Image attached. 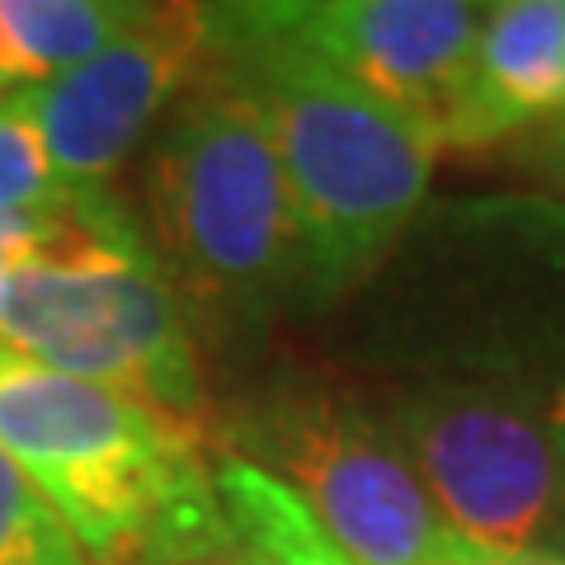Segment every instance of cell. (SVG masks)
I'll return each instance as SVG.
<instances>
[{
	"mask_svg": "<svg viewBox=\"0 0 565 565\" xmlns=\"http://www.w3.org/2000/svg\"><path fill=\"white\" fill-rule=\"evenodd\" d=\"M207 62L255 104L307 232L311 297L334 302L396 250L429 193L438 147L250 6H212Z\"/></svg>",
	"mask_w": 565,
	"mask_h": 565,
	"instance_id": "obj_1",
	"label": "cell"
},
{
	"mask_svg": "<svg viewBox=\"0 0 565 565\" xmlns=\"http://www.w3.org/2000/svg\"><path fill=\"white\" fill-rule=\"evenodd\" d=\"M0 448L90 565H207L241 546L193 424L10 349H0Z\"/></svg>",
	"mask_w": 565,
	"mask_h": 565,
	"instance_id": "obj_2",
	"label": "cell"
},
{
	"mask_svg": "<svg viewBox=\"0 0 565 565\" xmlns=\"http://www.w3.org/2000/svg\"><path fill=\"white\" fill-rule=\"evenodd\" d=\"M0 349L199 429L207 382L180 288L109 193L62 217L0 288Z\"/></svg>",
	"mask_w": 565,
	"mask_h": 565,
	"instance_id": "obj_3",
	"label": "cell"
},
{
	"mask_svg": "<svg viewBox=\"0 0 565 565\" xmlns=\"http://www.w3.org/2000/svg\"><path fill=\"white\" fill-rule=\"evenodd\" d=\"M151 212L180 288L226 316L311 292L307 232L255 104L217 71L174 99L151 156Z\"/></svg>",
	"mask_w": 565,
	"mask_h": 565,
	"instance_id": "obj_4",
	"label": "cell"
},
{
	"mask_svg": "<svg viewBox=\"0 0 565 565\" xmlns=\"http://www.w3.org/2000/svg\"><path fill=\"white\" fill-rule=\"evenodd\" d=\"M226 452L292 494L349 565H448L481 556L438 519L386 419L359 401L292 386L255 401Z\"/></svg>",
	"mask_w": 565,
	"mask_h": 565,
	"instance_id": "obj_5",
	"label": "cell"
},
{
	"mask_svg": "<svg viewBox=\"0 0 565 565\" xmlns=\"http://www.w3.org/2000/svg\"><path fill=\"white\" fill-rule=\"evenodd\" d=\"M386 429L471 552L565 561V457L527 396L438 377L396 396Z\"/></svg>",
	"mask_w": 565,
	"mask_h": 565,
	"instance_id": "obj_6",
	"label": "cell"
},
{
	"mask_svg": "<svg viewBox=\"0 0 565 565\" xmlns=\"http://www.w3.org/2000/svg\"><path fill=\"white\" fill-rule=\"evenodd\" d=\"M203 62V6H147L85 62L43 85H29L24 99L62 180L81 193H104V184L128 166L137 141L166 114V104L184 95Z\"/></svg>",
	"mask_w": 565,
	"mask_h": 565,
	"instance_id": "obj_7",
	"label": "cell"
},
{
	"mask_svg": "<svg viewBox=\"0 0 565 565\" xmlns=\"http://www.w3.org/2000/svg\"><path fill=\"white\" fill-rule=\"evenodd\" d=\"M359 90L448 147L486 6L467 0H288L250 6Z\"/></svg>",
	"mask_w": 565,
	"mask_h": 565,
	"instance_id": "obj_8",
	"label": "cell"
},
{
	"mask_svg": "<svg viewBox=\"0 0 565 565\" xmlns=\"http://www.w3.org/2000/svg\"><path fill=\"white\" fill-rule=\"evenodd\" d=\"M556 114L565 118V0L486 6L448 147H481Z\"/></svg>",
	"mask_w": 565,
	"mask_h": 565,
	"instance_id": "obj_9",
	"label": "cell"
},
{
	"mask_svg": "<svg viewBox=\"0 0 565 565\" xmlns=\"http://www.w3.org/2000/svg\"><path fill=\"white\" fill-rule=\"evenodd\" d=\"M147 6L122 0H0V95L62 76Z\"/></svg>",
	"mask_w": 565,
	"mask_h": 565,
	"instance_id": "obj_10",
	"label": "cell"
},
{
	"mask_svg": "<svg viewBox=\"0 0 565 565\" xmlns=\"http://www.w3.org/2000/svg\"><path fill=\"white\" fill-rule=\"evenodd\" d=\"M90 199L99 193H81L62 180L24 90L0 95V212L6 217H66Z\"/></svg>",
	"mask_w": 565,
	"mask_h": 565,
	"instance_id": "obj_11",
	"label": "cell"
},
{
	"mask_svg": "<svg viewBox=\"0 0 565 565\" xmlns=\"http://www.w3.org/2000/svg\"><path fill=\"white\" fill-rule=\"evenodd\" d=\"M0 565H90L47 494L0 448Z\"/></svg>",
	"mask_w": 565,
	"mask_h": 565,
	"instance_id": "obj_12",
	"label": "cell"
},
{
	"mask_svg": "<svg viewBox=\"0 0 565 565\" xmlns=\"http://www.w3.org/2000/svg\"><path fill=\"white\" fill-rule=\"evenodd\" d=\"M57 226H62V217H6V212H0V288H6V278L20 269V264H29L43 250Z\"/></svg>",
	"mask_w": 565,
	"mask_h": 565,
	"instance_id": "obj_13",
	"label": "cell"
},
{
	"mask_svg": "<svg viewBox=\"0 0 565 565\" xmlns=\"http://www.w3.org/2000/svg\"><path fill=\"white\" fill-rule=\"evenodd\" d=\"M542 415H546V429H552L556 448H561V457H565V377L556 382V392L542 401Z\"/></svg>",
	"mask_w": 565,
	"mask_h": 565,
	"instance_id": "obj_14",
	"label": "cell"
},
{
	"mask_svg": "<svg viewBox=\"0 0 565 565\" xmlns=\"http://www.w3.org/2000/svg\"><path fill=\"white\" fill-rule=\"evenodd\" d=\"M207 565H264V561H255V556H226V561H207Z\"/></svg>",
	"mask_w": 565,
	"mask_h": 565,
	"instance_id": "obj_15",
	"label": "cell"
},
{
	"mask_svg": "<svg viewBox=\"0 0 565 565\" xmlns=\"http://www.w3.org/2000/svg\"><path fill=\"white\" fill-rule=\"evenodd\" d=\"M561 141H565V118H561Z\"/></svg>",
	"mask_w": 565,
	"mask_h": 565,
	"instance_id": "obj_16",
	"label": "cell"
}]
</instances>
